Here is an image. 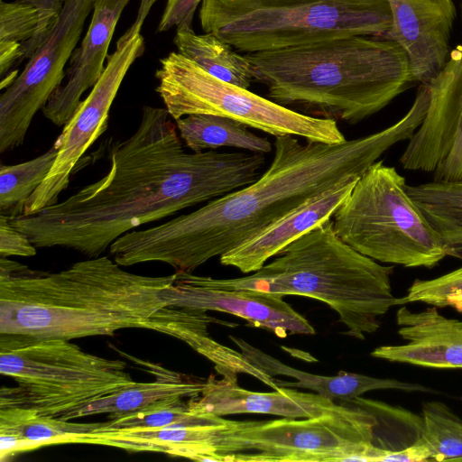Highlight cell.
Instances as JSON below:
<instances>
[{
    "instance_id": "cell-1",
    "label": "cell",
    "mask_w": 462,
    "mask_h": 462,
    "mask_svg": "<svg viewBox=\"0 0 462 462\" xmlns=\"http://www.w3.org/2000/svg\"><path fill=\"white\" fill-rule=\"evenodd\" d=\"M166 108L143 106L134 134L111 150L109 171L63 201L8 217L37 248L63 247L88 258L147 223L252 184L263 153L187 152Z\"/></svg>"
},
{
    "instance_id": "cell-2",
    "label": "cell",
    "mask_w": 462,
    "mask_h": 462,
    "mask_svg": "<svg viewBox=\"0 0 462 462\" xmlns=\"http://www.w3.org/2000/svg\"><path fill=\"white\" fill-rule=\"evenodd\" d=\"M424 115L411 106L378 132L332 144L276 136L269 168L252 184L159 226L118 237L110 254L121 266L161 262L192 273L255 236L340 181L360 177L394 144L409 140Z\"/></svg>"
},
{
    "instance_id": "cell-3",
    "label": "cell",
    "mask_w": 462,
    "mask_h": 462,
    "mask_svg": "<svg viewBox=\"0 0 462 462\" xmlns=\"http://www.w3.org/2000/svg\"><path fill=\"white\" fill-rule=\"evenodd\" d=\"M175 280L129 273L108 256L58 273L0 256V334L66 340L146 328Z\"/></svg>"
},
{
    "instance_id": "cell-4",
    "label": "cell",
    "mask_w": 462,
    "mask_h": 462,
    "mask_svg": "<svg viewBox=\"0 0 462 462\" xmlns=\"http://www.w3.org/2000/svg\"><path fill=\"white\" fill-rule=\"evenodd\" d=\"M245 56L267 98L350 125L418 83L406 51L385 36L354 35Z\"/></svg>"
},
{
    "instance_id": "cell-5",
    "label": "cell",
    "mask_w": 462,
    "mask_h": 462,
    "mask_svg": "<svg viewBox=\"0 0 462 462\" xmlns=\"http://www.w3.org/2000/svg\"><path fill=\"white\" fill-rule=\"evenodd\" d=\"M276 256L250 274L252 289L320 300L337 313L346 328L344 334L356 339L377 331L381 318L394 306L403 305L393 292L394 267L381 264L344 242L332 218Z\"/></svg>"
},
{
    "instance_id": "cell-6",
    "label": "cell",
    "mask_w": 462,
    "mask_h": 462,
    "mask_svg": "<svg viewBox=\"0 0 462 462\" xmlns=\"http://www.w3.org/2000/svg\"><path fill=\"white\" fill-rule=\"evenodd\" d=\"M200 26L245 53L354 35L386 36L388 0H202Z\"/></svg>"
},
{
    "instance_id": "cell-7",
    "label": "cell",
    "mask_w": 462,
    "mask_h": 462,
    "mask_svg": "<svg viewBox=\"0 0 462 462\" xmlns=\"http://www.w3.org/2000/svg\"><path fill=\"white\" fill-rule=\"evenodd\" d=\"M125 368V361L87 353L69 340L0 334V373L17 383L1 388L0 408L60 419L134 384Z\"/></svg>"
},
{
    "instance_id": "cell-8",
    "label": "cell",
    "mask_w": 462,
    "mask_h": 462,
    "mask_svg": "<svg viewBox=\"0 0 462 462\" xmlns=\"http://www.w3.org/2000/svg\"><path fill=\"white\" fill-rule=\"evenodd\" d=\"M335 411L309 418L231 420L212 424L207 461H369L375 418L340 403Z\"/></svg>"
},
{
    "instance_id": "cell-9",
    "label": "cell",
    "mask_w": 462,
    "mask_h": 462,
    "mask_svg": "<svg viewBox=\"0 0 462 462\" xmlns=\"http://www.w3.org/2000/svg\"><path fill=\"white\" fill-rule=\"evenodd\" d=\"M406 186L394 167L375 162L335 211L334 229L355 250L379 263L432 268L447 254Z\"/></svg>"
},
{
    "instance_id": "cell-10",
    "label": "cell",
    "mask_w": 462,
    "mask_h": 462,
    "mask_svg": "<svg viewBox=\"0 0 462 462\" xmlns=\"http://www.w3.org/2000/svg\"><path fill=\"white\" fill-rule=\"evenodd\" d=\"M156 91L175 121L208 114L232 118L273 136L337 144L346 141L337 121L305 115L224 82L179 52L160 60Z\"/></svg>"
},
{
    "instance_id": "cell-11",
    "label": "cell",
    "mask_w": 462,
    "mask_h": 462,
    "mask_svg": "<svg viewBox=\"0 0 462 462\" xmlns=\"http://www.w3.org/2000/svg\"><path fill=\"white\" fill-rule=\"evenodd\" d=\"M144 51L145 42L141 32L131 36L124 33L118 39L98 80L56 139L59 151L55 162L26 201L23 215H32L58 203L81 156L107 129L110 108L119 88L132 64Z\"/></svg>"
},
{
    "instance_id": "cell-12",
    "label": "cell",
    "mask_w": 462,
    "mask_h": 462,
    "mask_svg": "<svg viewBox=\"0 0 462 462\" xmlns=\"http://www.w3.org/2000/svg\"><path fill=\"white\" fill-rule=\"evenodd\" d=\"M428 86L425 117L399 162L407 171L431 172L435 180L462 179V44Z\"/></svg>"
},
{
    "instance_id": "cell-13",
    "label": "cell",
    "mask_w": 462,
    "mask_h": 462,
    "mask_svg": "<svg viewBox=\"0 0 462 462\" xmlns=\"http://www.w3.org/2000/svg\"><path fill=\"white\" fill-rule=\"evenodd\" d=\"M174 273L173 283L164 291L167 306L226 312L279 337L315 334L310 321L282 294L212 288L194 282L189 273Z\"/></svg>"
},
{
    "instance_id": "cell-14",
    "label": "cell",
    "mask_w": 462,
    "mask_h": 462,
    "mask_svg": "<svg viewBox=\"0 0 462 462\" xmlns=\"http://www.w3.org/2000/svg\"><path fill=\"white\" fill-rule=\"evenodd\" d=\"M393 25L385 36L406 51L417 82L429 84L449 55L456 8L452 0H388Z\"/></svg>"
},
{
    "instance_id": "cell-15",
    "label": "cell",
    "mask_w": 462,
    "mask_h": 462,
    "mask_svg": "<svg viewBox=\"0 0 462 462\" xmlns=\"http://www.w3.org/2000/svg\"><path fill=\"white\" fill-rule=\"evenodd\" d=\"M189 403L200 415L261 413L286 418L315 417L341 405L318 393L295 388L278 387L268 393L246 390L239 386L237 374L229 370L211 374L206 378L199 396L189 399Z\"/></svg>"
},
{
    "instance_id": "cell-16",
    "label": "cell",
    "mask_w": 462,
    "mask_h": 462,
    "mask_svg": "<svg viewBox=\"0 0 462 462\" xmlns=\"http://www.w3.org/2000/svg\"><path fill=\"white\" fill-rule=\"evenodd\" d=\"M129 1L95 0L87 33L68 63L67 81L51 94L42 109L55 125H65L70 120L83 93L101 76L116 27Z\"/></svg>"
},
{
    "instance_id": "cell-17",
    "label": "cell",
    "mask_w": 462,
    "mask_h": 462,
    "mask_svg": "<svg viewBox=\"0 0 462 462\" xmlns=\"http://www.w3.org/2000/svg\"><path fill=\"white\" fill-rule=\"evenodd\" d=\"M402 345L381 346L375 358L435 369H462V320L442 315L435 306L396 312Z\"/></svg>"
},
{
    "instance_id": "cell-18",
    "label": "cell",
    "mask_w": 462,
    "mask_h": 462,
    "mask_svg": "<svg viewBox=\"0 0 462 462\" xmlns=\"http://www.w3.org/2000/svg\"><path fill=\"white\" fill-rule=\"evenodd\" d=\"M359 177L349 178L293 209L255 236L220 256V263L244 273L261 269L288 245L330 220Z\"/></svg>"
},
{
    "instance_id": "cell-19",
    "label": "cell",
    "mask_w": 462,
    "mask_h": 462,
    "mask_svg": "<svg viewBox=\"0 0 462 462\" xmlns=\"http://www.w3.org/2000/svg\"><path fill=\"white\" fill-rule=\"evenodd\" d=\"M239 347L244 357L266 375H286L295 381L274 379L278 387L301 388L312 391L332 401L345 402L376 390L432 393L424 385L392 378H377L361 374L340 371L335 375L310 374L282 363L275 357L256 348L245 340L229 336Z\"/></svg>"
},
{
    "instance_id": "cell-20",
    "label": "cell",
    "mask_w": 462,
    "mask_h": 462,
    "mask_svg": "<svg viewBox=\"0 0 462 462\" xmlns=\"http://www.w3.org/2000/svg\"><path fill=\"white\" fill-rule=\"evenodd\" d=\"M122 356L141 365L144 371L154 376V381L137 383L102 399L88 402L85 406L71 411L61 420H71L100 413L109 417L118 416L140 410L147 405L169 398H197L201 393L204 378L184 374L163 367L160 364L142 360L121 352Z\"/></svg>"
},
{
    "instance_id": "cell-21",
    "label": "cell",
    "mask_w": 462,
    "mask_h": 462,
    "mask_svg": "<svg viewBox=\"0 0 462 462\" xmlns=\"http://www.w3.org/2000/svg\"><path fill=\"white\" fill-rule=\"evenodd\" d=\"M237 326V324L217 320L207 314L206 310L167 306L157 311L149 320L145 328L154 329L177 337L199 354L214 363L215 370H229L255 377L272 389H276L274 377L249 363L241 352L221 345L208 334L210 323Z\"/></svg>"
},
{
    "instance_id": "cell-22",
    "label": "cell",
    "mask_w": 462,
    "mask_h": 462,
    "mask_svg": "<svg viewBox=\"0 0 462 462\" xmlns=\"http://www.w3.org/2000/svg\"><path fill=\"white\" fill-rule=\"evenodd\" d=\"M406 189L439 235L447 256L462 260V179L407 184Z\"/></svg>"
},
{
    "instance_id": "cell-23",
    "label": "cell",
    "mask_w": 462,
    "mask_h": 462,
    "mask_svg": "<svg viewBox=\"0 0 462 462\" xmlns=\"http://www.w3.org/2000/svg\"><path fill=\"white\" fill-rule=\"evenodd\" d=\"M173 42L180 54L224 82L248 89L254 81L253 69L246 57L214 34L176 28Z\"/></svg>"
},
{
    "instance_id": "cell-24",
    "label": "cell",
    "mask_w": 462,
    "mask_h": 462,
    "mask_svg": "<svg viewBox=\"0 0 462 462\" xmlns=\"http://www.w3.org/2000/svg\"><path fill=\"white\" fill-rule=\"evenodd\" d=\"M99 423L71 422L23 407L0 408V436L15 439L18 453L48 445L75 444L78 437Z\"/></svg>"
},
{
    "instance_id": "cell-25",
    "label": "cell",
    "mask_w": 462,
    "mask_h": 462,
    "mask_svg": "<svg viewBox=\"0 0 462 462\" xmlns=\"http://www.w3.org/2000/svg\"><path fill=\"white\" fill-rule=\"evenodd\" d=\"M95 0H63L59 17L45 41L27 62L32 69L57 81L66 77L65 66L81 37Z\"/></svg>"
},
{
    "instance_id": "cell-26",
    "label": "cell",
    "mask_w": 462,
    "mask_h": 462,
    "mask_svg": "<svg viewBox=\"0 0 462 462\" xmlns=\"http://www.w3.org/2000/svg\"><path fill=\"white\" fill-rule=\"evenodd\" d=\"M180 139L192 152L233 147L267 153L273 145L266 137L252 133L237 120L208 114H193L176 120Z\"/></svg>"
},
{
    "instance_id": "cell-27",
    "label": "cell",
    "mask_w": 462,
    "mask_h": 462,
    "mask_svg": "<svg viewBox=\"0 0 462 462\" xmlns=\"http://www.w3.org/2000/svg\"><path fill=\"white\" fill-rule=\"evenodd\" d=\"M59 151L54 142L44 153L24 162L0 166V215L15 217L23 215L30 196L42 184L51 169Z\"/></svg>"
},
{
    "instance_id": "cell-28",
    "label": "cell",
    "mask_w": 462,
    "mask_h": 462,
    "mask_svg": "<svg viewBox=\"0 0 462 462\" xmlns=\"http://www.w3.org/2000/svg\"><path fill=\"white\" fill-rule=\"evenodd\" d=\"M420 415L430 461H462V418L439 401L424 402Z\"/></svg>"
},
{
    "instance_id": "cell-29",
    "label": "cell",
    "mask_w": 462,
    "mask_h": 462,
    "mask_svg": "<svg viewBox=\"0 0 462 462\" xmlns=\"http://www.w3.org/2000/svg\"><path fill=\"white\" fill-rule=\"evenodd\" d=\"M199 415L190 408L189 399L169 398L134 411L109 417L106 422L113 428H159Z\"/></svg>"
},
{
    "instance_id": "cell-30",
    "label": "cell",
    "mask_w": 462,
    "mask_h": 462,
    "mask_svg": "<svg viewBox=\"0 0 462 462\" xmlns=\"http://www.w3.org/2000/svg\"><path fill=\"white\" fill-rule=\"evenodd\" d=\"M403 304L421 302L437 308L462 304V266L439 277L416 279L402 298Z\"/></svg>"
},
{
    "instance_id": "cell-31",
    "label": "cell",
    "mask_w": 462,
    "mask_h": 462,
    "mask_svg": "<svg viewBox=\"0 0 462 462\" xmlns=\"http://www.w3.org/2000/svg\"><path fill=\"white\" fill-rule=\"evenodd\" d=\"M38 24L39 11L34 5L1 0L0 42H26L35 35Z\"/></svg>"
},
{
    "instance_id": "cell-32",
    "label": "cell",
    "mask_w": 462,
    "mask_h": 462,
    "mask_svg": "<svg viewBox=\"0 0 462 462\" xmlns=\"http://www.w3.org/2000/svg\"><path fill=\"white\" fill-rule=\"evenodd\" d=\"M34 5L39 11V24L35 35L23 42L24 58L30 59L45 41L62 9L63 0H18Z\"/></svg>"
},
{
    "instance_id": "cell-33",
    "label": "cell",
    "mask_w": 462,
    "mask_h": 462,
    "mask_svg": "<svg viewBox=\"0 0 462 462\" xmlns=\"http://www.w3.org/2000/svg\"><path fill=\"white\" fill-rule=\"evenodd\" d=\"M37 247L29 237L16 229L8 217L0 215V256H34Z\"/></svg>"
},
{
    "instance_id": "cell-34",
    "label": "cell",
    "mask_w": 462,
    "mask_h": 462,
    "mask_svg": "<svg viewBox=\"0 0 462 462\" xmlns=\"http://www.w3.org/2000/svg\"><path fill=\"white\" fill-rule=\"evenodd\" d=\"M202 0H168L161 22L167 27H192L195 11Z\"/></svg>"
},
{
    "instance_id": "cell-35",
    "label": "cell",
    "mask_w": 462,
    "mask_h": 462,
    "mask_svg": "<svg viewBox=\"0 0 462 462\" xmlns=\"http://www.w3.org/2000/svg\"><path fill=\"white\" fill-rule=\"evenodd\" d=\"M24 58L23 44L15 42H0V75L2 79L10 69Z\"/></svg>"
},
{
    "instance_id": "cell-36",
    "label": "cell",
    "mask_w": 462,
    "mask_h": 462,
    "mask_svg": "<svg viewBox=\"0 0 462 462\" xmlns=\"http://www.w3.org/2000/svg\"><path fill=\"white\" fill-rule=\"evenodd\" d=\"M157 0H141L139 9L137 11L136 19L139 22H144L151 8Z\"/></svg>"
},
{
    "instance_id": "cell-37",
    "label": "cell",
    "mask_w": 462,
    "mask_h": 462,
    "mask_svg": "<svg viewBox=\"0 0 462 462\" xmlns=\"http://www.w3.org/2000/svg\"><path fill=\"white\" fill-rule=\"evenodd\" d=\"M457 308H458V310L457 309V311L462 312V304H461V305H459Z\"/></svg>"
}]
</instances>
